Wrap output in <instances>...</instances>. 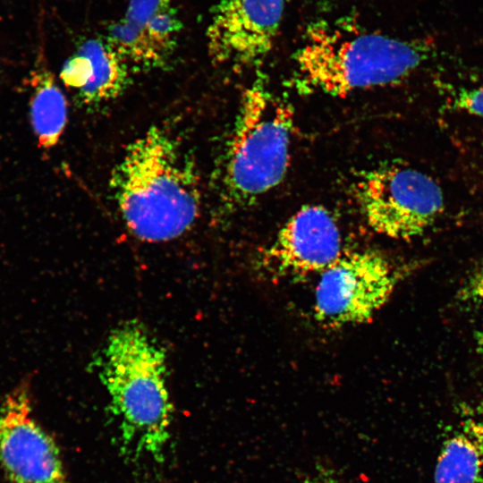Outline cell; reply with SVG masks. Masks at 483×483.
<instances>
[{
  "instance_id": "1",
  "label": "cell",
  "mask_w": 483,
  "mask_h": 483,
  "mask_svg": "<svg viewBox=\"0 0 483 483\" xmlns=\"http://www.w3.org/2000/svg\"><path fill=\"white\" fill-rule=\"evenodd\" d=\"M110 187L124 224L140 240L176 239L199 216L197 169L177 141L158 127L128 146L112 172Z\"/></svg>"
},
{
  "instance_id": "2",
  "label": "cell",
  "mask_w": 483,
  "mask_h": 483,
  "mask_svg": "<svg viewBox=\"0 0 483 483\" xmlns=\"http://www.w3.org/2000/svg\"><path fill=\"white\" fill-rule=\"evenodd\" d=\"M433 54V45L425 39L369 31L346 19L322 20L307 29L291 81L302 94L344 97L396 83Z\"/></svg>"
},
{
  "instance_id": "3",
  "label": "cell",
  "mask_w": 483,
  "mask_h": 483,
  "mask_svg": "<svg viewBox=\"0 0 483 483\" xmlns=\"http://www.w3.org/2000/svg\"><path fill=\"white\" fill-rule=\"evenodd\" d=\"M100 377L118 425L123 453L134 460L148 456L161 462L173 409L160 346L137 322L118 326L106 341Z\"/></svg>"
},
{
  "instance_id": "4",
  "label": "cell",
  "mask_w": 483,
  "mask_h": 483,
  "mask_svg": "<svg viewBox=\"0 0 483 483\" xmlns=\"http://www.w3.org/2000/svg\"><path fill=\"white\" fill-rule=\"evenodd\" d=\"M293 110L258 75L245 89L221 173L226 204L246 207L281 183L290 161Z\"/></svg>"
},
{
  "instance_id": "5",
  "label": "cell",
  "mask_w": 483,
  "mask_h": 483,
  "mask_svg": "<svg viewBox=\"0 0 483 483\" xmlns=\"http://www.w3.org/2000/svg\"><path fill=\"white\" fill-rule=\"evenodd\" d=\"M352 192L368 225L395 240L425 233L444 209V195L428 174L389 165L360 173Z\"/></svg>"
},
{
  "instance_id": "6",
  "label": "cell",
  "mask_w": 483,
  "mask_h": 483,
  "mask_svg": "<svg viewBox=\"0 0 483 483\" xmlns=\"http://www.w3.org/2000/svg\"><path fill=\"white\" fill-rule=\"evenodd\" d=\"M403 275L404 268L377 250H345L320 274L314 317L331 328L367 323L389 301Z\"/></svg>"
},
{
  "instance_id": "7",
  "label": "cell",
  "mask_w": 483,
  "mask_h": 483,
  "mask_svg": "<svg viewBox=\"0 0 483 483\" xmlns=\"http://www.w3.org/2000/svg\"><path fill=\"white\" fill-rule=\"evenodd\" d=\"M287 0H219L206 38L211 59L233 67L260 64L273 48Z\"/></svg>"
},
{
  "instance_id": "8",
  "label": "cell",
  "mask_w": 483,
  "mask_h": 483,
  "mask_svg": "<svg viewBox=\"0 0 483 483\" xmlns=\"http://www.w3.org/2000/svg\"><path fill=\"white\" fill-rule=\"evenodd\" d=\"M341 231L330 212L306 205L295 212L262 250L260 269L273 277L321 274L343 252Z\"/></svg>"
},
{
  "instance_id": "9",
  "label": "cell",
  "mask_w": 483,
  "mask_h": 483,
  "mask_svg": "<svg viewBox=\"0 0 483 483\" xmlns=\"http://www.w3.org/2000/svg\"><path fill=\"white\" fill-rule=\"evenodd\" d=\"M0 465L13 483H68L59 448L32 417L25 389L0 406Z\"/></svg>"
},
{
  "instance_id": "10",
  "label": "cell",
  "mask_w": 483,
  "mask_h": 483,
  "mask_svg": "<svg viewBox=\"0 0 483 483\" xmlns=\"http://www.w3.org/2000/svg\"><path fill=\"white\" fill-rule=\"evenodd\" d=\"M182 27L173 0H130L104 38L130 69H160L170 62Z\"/></svg>"
},
{
  "instance_id": "11",
  "label": "cell",
  "mask_w": 483,
  "mask_h": 483,
  "mask_svg": "<svg viewBox=\"0 0 483 483\" xmlns=\"http://www.w3.org/2000/svg\"><path fill=\"white\" fill-rule=\"evenodd\" d=\"M434 482H483V426L469 421L446 439L436 461Z\"/></svg>"
},
{
  "instance_id": "12",
  "label": "cell",
  "mask_w": 483,
  "mask_h": 483,
  "mask_svg": "<svg viewBox=\"0 0 483 483\" xmlns=\"http://www.w3.org/2000/svg\"><path fill=\"white\" fill-rule=\"evenodd\" d=\"M30 84L33 88L30 98L33 131L39 147L50 148L58 142L66 127L67 100L54 75L45 67L33 71Z\"/></svg>"
},
{
  "instance_id": "13",
  "label": "cell",
  "mask_w": 483,
  "mask_h": 483,
  "mask_svg": "<svg viewBox=\"0 0 483 483\" xmlns=\"http://www.w3.org/2000/svg\"><path fill=\"white\" fill-rule=\"evenodd\" d=\"M89 57L88 83L77 92L86 105L107 102L118 97L129 81L130 67L104 38H90L80 45Z\"/></svg>"
},
{
  "instance_id": "14",
  "label": "cell",
  "mask_w": 483,
  "mask_h": 483,
  "mask_svg": "<svg viewBox=\"0 0 483 483\" xmlns=\"http://www.w3.org/2000/svg\"><path fill=\"white\" fill-rule=\"evenodd\" d=\"M452 107L483 117V86L460 89L452 101Z\"/></svg>"
},
{
  "instance_id": "15",
  "label": "cell",
  "mask_w": 483,
  "mask_h": 483,
  "mask_svg": "<svg viewBox=\"0 0 483 483\" xmlns=\"http://www.w3.org/2000/svg\"><path fill=\"white\" fill-rule=\"evenodd\" d=\"M462 297L483 309V263L468 276L464 284Z\"/></svg>"
},
{
  "instance_id": "16",
  "label": "cell",
  "mask_w": 483,
  "mask_h": 483,
  "mask_svg": "<svg viewBox=\"0 0 483 483\" xmlns=\"http://www.w3.org/2000/svg\"><path fill=\"white\" fill-rule=\"evenodd\" d=\"M306 483H339L335 478L334 472L325 468L324 466H318L312 476L306 481Z\"/></svg>"
},
{
  "instance_id": "17",
  "label": "cell",
  "mask_w": 483,
  "mask_h": 483,
  "mask_svg": "<svg viewBox=\"0 0 483 483\" xmlns=\"http://www.w3.org/2000/svg\"><path fill=\"white\" fill-rule=\"evenodd\" d=\"M478 413L483 417V401L477 407Z\"/></svg>"
}]
</instances>
